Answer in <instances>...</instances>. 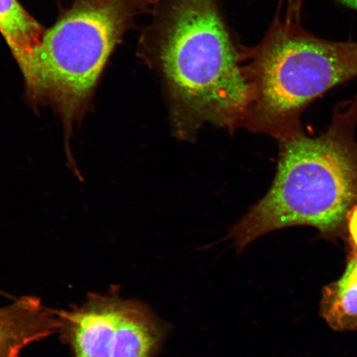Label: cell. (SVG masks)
Returning a JSON list of instances; mask_svg holds the SVG:
<instances>
[{"instance_id":"obj_1","label":"cell","mask_w":357,"mask_h":357,"mask_svg":"<svg viewBox=\"0 0 357 357\" xmlns=\"http://www.w3.org/2000/svg\"><path fill=\"white\" fill-rule=\"evenodd\" d=\"M140 55L166 93L173 132L193 140L204 123L243 126L252 102L247 47L234 38L218 0H154Z\"/></svg>"},{"instance_id":"obj_2","label":"cell","mask_w":357,"mask_h":357,"mask_svg":"<svg viewBox=\"0 0 357 357\" xmlns=\"http://www.w3.org/2000/svg\"><path fill=\"white\" fill-rule=\"evenodd\" d=\"M356 122V99L337 107L331 127L322 135L301 132L280 140L270 190L231 231L238 252L288 227H312L330 239L345 231L347 214L357 204Z\"/></svg>"},{"instance_id":"obj_3","label":"cell","mask_w":357,"mask_h":357,"mask_svg":"<svg viewBox=\"0 0 357 357\" xmlns=\"http://www.w3.org/2000/svg\"><path fill=\"white\" fill-rule=\"evenodd\" d=\"M154 0H77L45 31L24 75L33 108L50 106L63 129L67 165L82 178L73 151L75 132L92 108L112 52Z\"/></svg>"},{"instance_id":"obj_4","label":"cell","mask_w":357,"mask_h":357,"mask_svg":"<svg viewBox=\"0 0 357 357\" xmlns=\"http://www.w3.org/2000/svg\"><path fill=\"white\" fill-rule=\"evenodd\" d=\"M252 102L243 126L278 139L302 132L312 101L357 77V42L330 41L276 13L264 38L247 47Z\"/></svg>"},{"instance_id":"obj_5","label":"cell","mask_w":357,"mask_h":357,"mask_svg":"<svg viewBox=\"0 0 357 357\" xmlns=\"http://www.w3.org/2000/svg\"><path fill=\"white\" fill-rule=\"evenodd\" d=\"M117 290L91 294L82 305L58 311L59 333L74 357H113L120 301Z\"/></svg>"},{"instance_id":"obj_6","label":"cell","mask_w":357,"mask_h":357,"mask_svg":"<svg viewBox=\"0 0 357 357\" xmlns=\"http://www.w3.org/2000/svg\"><path fill=\"white\" fill-rule=\"evenodd\" d=\"M60 326L58 311L36 297L0 307V357H20L25 347L59 333Z\"/></svg>"},{"instance_id":"obj_7","label":"cell","mask_w":357,"mask_h":357,"mask_svg":"<svg viewBox=\"0 0 357 357\" xmlns=\"http://www.w3.org/2000/svg\"><path fill=\"white\" fill-rule=\"evenodd\" d=\"M171 330L149 306L139 301H120L113 357H155Z\"/></svg>"},{"instance_id":"obj_8","label":"cell","mask_w":357,"mask_h":357,"mask_svg":"<svg viewBox=\"0 0 357 357\" xmlns=\"http://www.w3.org/2000/svg\"><path fill=\"white\" fill-rule=\"evenodd\" d=\"M0 33L24 73L45 31L17 0H0Z\"/></svg>"},{"instance_id":"obj_9","label":"cell","mask_w":357,"mask_h":357,"mask_svg":"<svg viewBox=\"0 0 357 357\" xmlns=\"http://www.w3.org/2000/svg\"><path fill=\"white\" fill-rule=\"evenodd\" d=\"M320 312L335 331L357 329V259L350 257L341 278L324 288Z\"/></svg>"},{"instance_id":"obj_10","label":"cell","mask_w":357,"mask_h":357,"mask_svg":"<svg viewBox=\"0 0 357 357\" xmlns=\"http://www.w3.org/2000/svg\"><path fill=\"white\" fill-rule=\"evenodd\" d=\"M345 233L350 248V257L357 259V204L347 214Z\"/></svg>"},{"instance_id":"obj_11","label":"cell","mask_w":357,"mask_h":357,"mask_svg":"<svg viewBox=\"0 0 357 357\" xmlns=\"http://www.w3.org/2000/svg\"><path fill=\"white\" fill-rule=\"evenodd\" d=\"M303 0H280L278 10L287 19L300 21Z\"/></svg>"},{"instance_id":"obj_12","label":"cell","mask_w":357,"mask_h":357,"mask_svg":"<svg viewBox=\"0 0 357 357\" xmlns=\"http://www.w3.org/2000/svg\"><path fill=\"white\" fill-rule=\"evenodd\" d=\"M337 1L357 10V0H337Z\"/></svg>"}]
</instances>
